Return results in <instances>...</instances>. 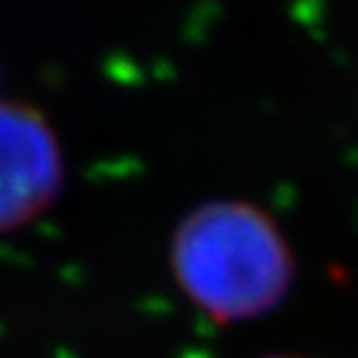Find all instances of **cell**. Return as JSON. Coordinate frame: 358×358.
Here are the masks:
<instances>
[{
  "mask_svg": "<svg viewBox=\"0 0 358 358\" xmlns=\"http://www.w3.org/2000/svg\"><path fill=\"white\" fill-rule=\"evenodd\" d=\"M176 263L207 300H257L282 282L287 255L279 231L260 210L213 202L183 220Z\"/></svg>",
  "mask_w": 358,
  "mask_h": 358,
  "instance_id": "obj_1",
  "label": "cell"
},
{
  "mask_svg": "<svg viewBox=\"0 0 358 358\" xmlns=\"http://www.w3.org/2000/svg\"><path fill=\"white\" fill-rule=\"evenodd\" d=\"M64 176L62 143L38 106L0 99V231L51 202Z\"/></svg>",
  "mask_w": 358,
  "mask_h": 358,
  "instance_id": "obj_2",
  "label": "cell"
}]
</instances>
